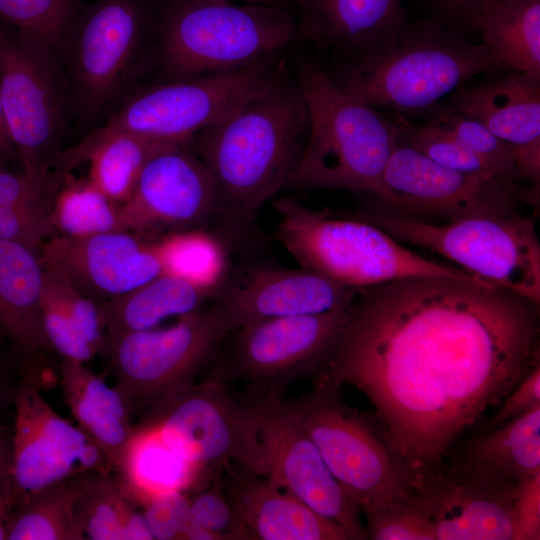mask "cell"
<instances>
[{"mask_svg":"<svg viewBox=\"0 0 540 540\" xmlns=\"http://www.w3.org/2000/svg\"><path fill=\"white\" fill-rule=\"evenodd\" d=\"M539 304L486 281L412 277L360 288L319 380L375 408L412 486L539 362Z\"/></svg>","mask_w":540,"mask_h":540,"instance_id":"1","label":"cell"},{"mask_svg":"<svg viewBox=\"0 0 540 540\" xmlns=\"http://www.w3.org/2000/svg\"><path fill=\"white\" fill-rule=\"evenodd\" d=\"M297 83L284 76L225 119L197 132L191 145L212 176L229 221L253 222L297 168L309 133Z\"/></svg>","mask_w":540,"mask_h":540,"instance_id":"2","label":"cell"},{"mask_svg":"<svg viewBox=\"0 0 540 540\" xmlns=\"http://www.w3.org/2000/svg\"><path fill=\"white\" fill-rule=\"evenodd\" d=\"M499 70L483 43L469 42L436 18L410 24L393 42L325 69L353 100L398 114L432 111L473 77Z\"/></svg>","mask_w":540,"mask_h":540,"instance_id":"3","label":"cell"},{"mask_svg":"<svg viewBox=\"0 0 540 540\" xmlns=\"http://www.w3.org/2000/svg\"><path fill=\"white\" fill-rule=\"evenodd\" d=\"M296 81L309 111V133L288 186L344 189L381 198L384 172L400 141V117L391 120L340 91L324 68L300 60Z\"/></svg>","mask_w":540,"mask_h":540,"instance_id":"4","label":"cell"},{"mask_svg":"<svg viewBox=\"0 0 540 540\" xmlns=\"http://www.w3.org/2000/svg\"><path fill=\"white\" fill-rule=\"evenodd\" d=\"M156 21L153 53L165 81L246 67L300 34L286 7L231 0H168Z\"/></svg>","mask_w":540,"mask_h":540,"instance_id":"5","label":"cell"},{"mask_svg":"<svg viewBox=\"0 0 540 540\" xmlns=\"http://www.w3.org/2000/svg\"><path fill=\"white\" fill-rule=\"evenodd\" d=\"M279 214L276 238L305 269L353 288L412 277L484 281L459 267L416 254L380 227L361 218L317 211L293 197L272 203Z\"/></svg>","mask_w":540,"mask_h":540,"instance_id":"6","label":"cell"},{"mask_svg":"<svg viewBox=\"0 0 540 540\" xmlns=\"http://www.w3.org/2000/svg\"><path fill=\"white\" fill-rule=\"evenodd\" d=\"M156 23L149 0L84 3L56 50L82 121L109 116L126 97L150 53Z\"/></svg>","mask_w":540,"mask_h":540,"instance_id":"7","label":"cell"},{"mask_svg":"<svg viewBox=\"0 0 540 540\" xmlns=\"http://www.w3.org/2000/svg\"><path fill=\"white\" fill-rule=\"evenodd\" d=\"M0 100L23 173L58 187L54 167L75 115L55 49L0 20Z\"/></svg>","mask_w":540,"mask_h":540,"instance_id":"8","label":"cell"},{"mask_svg":"<svg viewBox=\"0 0 540 540\" xmlns=\"http://www.w3.org/2000/svg\"><path fill=\"white\" fill-rule=\"evenodd\" d=\"M232 328L213 303L168 327L132 332L108 342L114 387L141 422L190 388L220 354Z\"/></svg>","mask_w":540,"mask_h":540,"instance_id":"9","label":"cell"},{"mask_svg":"<svg viewBox=\"0 0 540 540\" xmlns=\"http://www.w3.org/2000/svg\"><path fill=\"white\" fill-rule=\"evenodd\" d=\"M361 217L399 242L438 253L484 281L540 303V241L533 216L471 217L440 225L385 210Z\"/></svg>","mask_w":540,"mask_h":540,"instance_id":"10","label":"cell"},{"mask_svg":"<svg viewBox=\"0 0 540 540\" xmlns=\"http://www.w3.org/2000/svg\"><path fill=\"white\" fill-rule=\"evenodd\" d=\"M289 404L336 481L364 515L410 499L412 484L387 442L342 401L340 386L319 380Z\"/></svg>","mask_w":540,"mask_h":540,"instance_id":"11","label":"cell"},{"mask_svg":"<svg viewBox=\"0 0 540 540\" xmlns=\"http://www.w3.org/2000/svg\"><path fill=\"white\" fill-rule=\"evenodd\" d=\"M272 60L273 56L231 71L141 88L127 94L100 128L162 141H191L280 80V65Z\"/></svg>","mask_w":540,"mask_h":540,"instance_id":"12","label":"cell"},{"mask_svg":"<svg viewBox=\"0 0 540 540\" xmlns=\"http://www.w3.org/2000/svg\"><path fill=\"white\" fill-rule=\"evenodd\" d=\"M383 181L385 193L377 199L385 211L421 221L520 215L525 206H536L539 200V188L444 167L401 138L387 163Z\"/></svg>","mask_w":540,"mask_h":540,"instance_id":"13","label":"cell"},{"mask_svg":"<svg viewBox=\"0 0 540 540\" xmlns=\"http://www.w3.org/2000/svg\"><path fill=\"white\" fill-rule=\"evenodd\" d=\"M138 423L153 426L171 450L196 466L264 476L256 406L235 399L218 377L195 382Z\"/></svg>","mask_w":540,"mask_h":540,"instance_id":"14","label":"cell"},{"mask_svg":"<svg viewBox=\"0 0 540 540\" xmlns=\"http://www.w3.org/2000/svg\"><path fill=\"white\" fill-rule=\"evenodd\" d=\"M352 304L321 314L277 317L243 325L232 331L231 343L223 356L218 355L208 375L226 382H246L259 390L257 394L281 395L290 382L324 370Z\"/></svg>","mask_w":540,"mask_h":540,"instance_id":"15","label":"cell"},{"mask_svg":"<svg viewBox=\"0 0 540 540\" xmlns=\"http://www.w3.org/2000/svg\"><path fill=\"white\" fill-rule=\"evenodd\" d=\"M40 367L27 366L14 389L8 504L87 473H114L104 450L42 396Z\"/></svg>","mask_w":540,"mask_h":540,"instance_id":"16","label":"cell"},{"mask_svg":"<svg viewBox=\"0 0 540 540\" xmlns=\"http://www.w3.org/2000/svg\"><path fill=\"white\" fill-rule=\"evenodd\" d=\"M120 212L124 229L142 238L209 232L217 222L229 221L215 182L191 141L153 154Z\"/></svg>","mask_w":540,"mask_h":540,"instance_id":"17","label":"cell"},{"mask_svg":"<svg viewBox=\"0 0 540 540\" xmlns=\"http://www.w3.org/2000/svg\"><path fill=\"white\" fill-rule=\"evenodd\" d=\"M258 414L264 478L340 526L349 540L368 539L359 506L336 481L289 403L277 393H259Z\"/></svg>","mask_w":540,"mask_h":540,"instance_id":"18","label":"cell"},{"mask_svg":"<svg viewBox=\"0 0 540 540\" xmlns=\"http://www.w3.org/2000/svg\"><path fill=\"white\" fill-rule=\"evenodd\" d=\"M39 256L43 266L58 270L96 302L124 295L165 272L156 241L129 231L56 235L42 245Z\"/></svg>","mask_w":540,"mask_h":540,"instance_id":"19","label":"cell"},{"mask_svg":"<svg viewBox=\"0 0 540 540\" xmlns=\"http://www.w3.org/2000/svg\"><path fill=\"white\" fill-rule=\"evenodd\" d=\"M357 288L300 268L254 266L233 278H221L211 303L232 330L277 317L313 315L350 306Z\"/></svg>","mask_w":540,"mask_h":540,"instance_id":"20","label":"cell"},{"mask_svg":"<svg viewBox=\"0 0 540 540\" xmlns=\"http://www.w3.org/2000/svg\"><path fill=\"white\" fill-rule=\"evenodd\" d=\"M515 488V487H514ZM514 488L436 471L413 487L411 502L436 540H513Z\"/></svg>","mask_w":540,"mask_h":540,"instance_id":"21","label":"cell"},{"mask_svg":"<svg viewBox=\"0 0 540 540\" xmlns=\"http://www.w3.org/2000/svg\"><path fill=\"white\" fill-rule=\"evenodd\" d=\"M299 32L336 60L396 40L411 24L401 0H298Z\"/></svg>","mask_w":540,"mask_h":540,"instance_id":"22","label":"cell"},{"mask_svg":"<svg viewBox=\"0 0 540 540\" xmlns=\"http://www.w3.org/2000/svg\"><path fill=\"white\" fill-rule=\"evenodd\" d=\"M227 494L254 540H349L336 523L293 494L244 469L228 470Z\"/></svg>","mask_w":540,"mask_h":540,"instance_id":"23","label":"cell"},{"mask_svg":"<svg viewBox=\"0 0 540 540\" xmlns=\"http://www.w3.org/2000/svg\"><path fill=\"white\" fill-rule=\"evenodd\" d=\"M447 108L486 127L510 147L540 140V73L514 72L447 97Z\"/></svg>","mask_w":540,"mask_h":540,"instance_id":"24","label":"cell"},{"mask_svg":"<svg viewBox=\"0 0 540 540\" xmlns=\"http://www.w3.org/2000/svg\"><path fill=\"white\" fill-rule=\"evenodd\" d=\"M43 265L32 249L0 240V333L26 366L53 352L40 309Z\"/></svg>","mask_w":540,"mask_h":540,"instance_id":"25","label":"cell"},{"mask_svg":"<svg viewBox=\"0 0 540 540\" xmlns=\"http://www.w3.org/2000/svg\"><path fill=\"white\" fill-rule=\"evenodd\" d=\"M174 143L180 142L110 132L99 127L75 146L62 151L55 164L54 175L62 179L73 168L88 161L89 182L121 205L131 194L148 159Z\"/></svg>","mask_w":540,"mask_h":540,"instance_id":"26","label":"cell"},{"mask_svg":"<svg viewBox=\"0 0 540 540\" xmlns=\"http://www.w3.org/2000/svg\"><path fill=\"white\" fill-rule=\"evenodd\" d=\"M60 384L78 426L107 454L114 472L135 429L120 393L85 363L60 359Z\"/></svg>","mask_w":540,"mask_h":540,"instance_id":"27","label":"cell"},{"mask_svg":"<svg viewBox=\"0 0 540 540\" xmlns=\"http://www.w3.org/2000/svg\"><path fill=\"white\" fill-rule=\"evenodd\" d=\"M215 287L164 272L124 295L98 302L108 342L128 333L159 327L168 318L204 307L211 301Z\"/></svg>","mask_w":540,"mask_h":540,"instance_id":"28","label":"cell"},{"mask_svg":"<svg viewBox=\"0 0 540 540\" xmlns=\"http://www.w3.org/2000/svg\"><path fill=\"white\" fill-rule=\"evenodd\" d=\"M207 472L171 450L153 426L136 423L114 474L129 496L142 506L152 497L170 491L196 493L202 489Z\"/></svg>","mask_w":540,"mask_h":540,"instance_id":"29","label":"cell"},{"mask_svg":"<svg viewBox=\"0 0 540 540\" xmlns=\"http://www.w3.org/2000/svg\"><path fill=\"white\" fill-rule=\"evenodd\" d=\"M463 468L480 480L511 488L540 474V404L472 439Z\"/></svg>","mask_w":540,"mask_h":540,"instance_id":"30","label":"cell"},{"mask_svg":"<svg viewBox=\"0 0 540 540\" xmlns=\"http://www.w3.org/2000/svg\"><path fill=\"white\" fill-rule=\"evenodd\" d=\"M76 483L86 540H153L139 505L113 473H87Z\"/></svg>","mask_w":540,"mask_h":540,"instance_id":"31","label":"cell"},{"mask_svg":"<svg viewBox=\"0 0 540 540\" xmlns=\"http://www.w3.org/2000/svg\"><path fill=\"white\" fill-rule=\"evenodd\" d=\"M476 29L502 70L540 73V0H497Z\"/></svg>","mask_w":540,"mask_h":540,"instance_id":"32","label":"cell"},{"mask_svg":"<svg viewBox=\"0 0 540 540\" xmlns=\"http://www.w3.org/2000/svg\"><path fill=\"white\" fill-rule=\"evenodd\" d=\"M58 188L7 167L0 168V240L20 243L39 254L56 236L51 208Z\"/></svg>","mask_w":540,"mask_h":540,"instance_id":"33","label":"cell"},{"mask_svg":"<svg viewBox=\"0 0 540 540\" xmlns=\"http://www.w3.org/2000/svg\"><path fill=\"white\" fill-rule=\"evenodd\" d=\"M7 540H86L78 513L76 477L18 501L8 514Z\"/></svg>","mask_w":540,"mask_h":540,"instance_id":"34","label":"cell"},{"mask_svg":"<svg viewBox=\"0 0 540 540\" xmlns=\"http://www.w3.org/2000/svg\"><path fill=\"white\" fill-rule=\"evenodd\" d=\"M51 220L57 235L80 238L100 233L126 231L120 204L114 202L88 179L66 174L54 196Z\"/></svg>","mask_w":540,"mask_h":540,"instance_id":"35","label":"cell"},{"mask_svg":"<svg viewBox=\"0 0 540 540\" xmlns=\"http://www.w3.org/2000/svg\"><path fill=\"white\" fill-rule=\"evenodd\" d=\"M84 0H0V20L57 50Z\"/></svg>","mask_w":540,"mask_h":540,"instance_id":"36","label":"cell"},{"mask_svg":"<svg viewBox=\"0 0 540 540\" xmlns=\"http://www.w3.org/2000/svg\"><path fill=\"white\" fill-rule=\"evenodd\" d=\"M165 272L216 286L223 276V252L209 232L170 234L155 240Z\"/></svg>","mask_w":540,"mask_h":540,"instance_id":"37","label":"cell"},{"mask_svg":"<svg viewBox=\"0 0 540 540\" xmlns=\"http://www.w3.org/2000/svg\"><path fill=\"white\" fill-rule=\"evenodd\" d=\"M182 539L251 540L236 507L219 479L190 497L188 524Z\"/></svg>","mask_w":540,"mask_h":540,"instance_id":"38","label":"cell"},{"mask_svg":"<svg viewBox=\"0 0 540 540\" xmlns=\"http://www.w3.org/2000/svg\"><path fill=\"white\" fill-rule=\"evenodd\" d=\"M430 120L447 130L457 141L478 156L501 179L518 182L513 151L479 122L445 107L432 114Z\"/></svg>","mask_w":540,"mask_h":540,"instance_id":"39","label":"cell"},{"mask_svg":"<svg viewBox=\"0 0 540 540\" xmlns=\"http://www.w3.org/2000/svg\"><path fill=\"white\" fill-rule=\"evenodd\" d=\"M400 120L403 142L432 161L453 170L496 177L478 156L432 120L420 125L403 117Z\"/></svg>","mask_w":540,"mask_h":540,"instance_id":"40","label":"cell"},{"mask_svg":"<svg viewBox=\"0 0 540 540\" xmlns=\"http://www.w3.org/2000/svg\"><path fill=\"white\" fill-rule=\"evenodd\" d=\"M43 283L52 290L78 333L96 354L108 350V337L99 303L81 293L52 267L43 266Z\"/></svg>","mask_w":540,"mask_h":540,"instance_id":"41","label":"cell"},{"mask_svg":"<svg viewBox=\"0 0 540 540\" xmlns=\"http://www.w3.org/2000/svg\"><path fill=\"white\" fill-rule=\"evenodd\" d=\"M42 326L53 352L61 359L86 363L96 352L78 333L52 290L43 283L40 298Z\"/></svg>","mask_w":540,"mask_h":540,"instance_id":"42","label":"cell"},{"mask_svg":"<svg viewBox=\"0 0 540 540\" xmlns=\"http://www.w3.org/2000/svg\"><path fill=\"white\" fill-rule=\"evenodd\" d=\"M369 539L436 540L431 524L410 499L390 508L365 515Z\"/></svg>","mask_w":540,"mask_h":540,"instance_id":"43","label":"cell"},{"mask_svg":"<svg viewBox=\"0 0 540 540\" xmlns=\"http://www.w3.org/2000/svg\"><path fill=\"white\" fill-rule=\"evenodd\" d=\"M189 504L190 495L181 491L158 494L145 502L142 512L153 539H182Z\"/></svg>","mask_w":540,"mask_h":540,"instance_id":"44","label":"cell"},{"mask_svg":"<svg viewBox=\"0 0 540 540\" xmlns=\"http://www.w3.org/2000/svg\"><path fill=\"white\" fill-rule=\"evenodd\" d=\"M513 540L540 539V474L520 481L513 490Z\"/></svg>","mask_w":540,"mask_h":540,"instance_id":"45","label":"cell"},{"mask_svg":"<svg viewBox=\"0 0 540 540\" xmlns=\"http://www.w3.org/2000/svg\"><path fill=\"white\" fill-rule=\"evenodd\" d=\"M537 404H540L539 362L531 368L497 408L496 413L490 419L489 426L494 429L518 417Z\"/></svg>","mask_w":540,"mask_h":540,"instance_id":"46","label":"cell"},{"mask_svg":"<svg viewBox=\"0 0 540 540\" xmlns=\"http://www.w3.org/2000/svg\"><path fill=\"white\" fill-rule=\"evenodd\" d=\"M446 19L476 29L480 16L497 0H424Z\"/></svg>","mask_w":540,"mask_h":540,"instance_id":"47","label":"cell"},{"mask_svg":"<svg viewBox=\"0 0 540 540\" xmlns=\"http://www.w3.org/2000/svg\"><path fill=\"white\" fill-rule=\"evenodd\" d=\"M12 355L0 351V406L8 401L12 402V397L16 384L22 373H18L17 362ZM25 370V369H24Z\"/></svg>","mask_w":540,"mask_h":540,"instance_id":"48","label":"cell"},{"mask_svg":"<svg viewBox=\"0 0 540 540\" xmlns=\"http://www.w3.org/2000/svg\"><path fill=\"white\" fill-rule=\"evenodd\" d=\"M16 160H19L17 148L0 100V168H6Z\"/></svg>","mask_w":540,"mask_h":540,"instance_id":"49","label":"cell"},{"mask_svg":"<svg viewBox=\"0 0 540 540\" xmlns=\"http://www.w3.org/2000/svg\"><path fill=\"white\" fill-rule=\"evenodd\" d=\"M8 499L4 489L0 486V540L7 539Z\"/></svg>","mask_w":540,"mask_h":540,"instance_id":"50","label":"cell"},{"mask_svg":"<svg viewBox=\"0 0 540 540\" xmlns=\"http://www.w3.org/2000/svg\"><path fill=\"white\" fill-rule=\"evenodd\" d=\"M9 464L4 463V452L1 442V431H0V486L3 487L4 482L8 483V474H9Z\"/></svg>","mask_w":540,"mask_h":540,"instance_id":"51","label":"cell"},{"mask_svg":"<svg viewBox=\"0 0 540 540\" xmlns=\"http://www.w3.org/2000/svg\"><path fill=\"white\" fill-rule=\"evenodd\" d=\"M248 3L266 4L272 6L286 7L290 0H245Z\"/></svg>","mask_w":540,"mask_h":540,"instance_id":"52","label":"cell"}]
</instances>
